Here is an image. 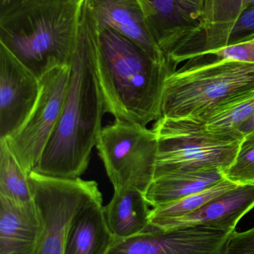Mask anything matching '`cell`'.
<instances>
[{
    "label": "cell",
    "instance_id": "1",
    "mask_svg": "<svg viewBox=\"0 0 254 254\" xmlns=\"http://www.w3.org/2000/svg\"><path fill=\"white\" fill-rule=\"evenodd\" d=\"M98 25L89 0L82 9L77 49L58 125L34 171L76 179L87 170L107 113L96 67Z\"/></svg>",
    "mask_w": 254,
    "mask_h": 254
},
{
    "label": "cell",
    "instance_id": "2",
    "mask_svg": "<svg viewBox=\"0 0 254 254\" xmlns=\"http://www.w3.org/2000/svg\"><path fill=\"white\" fill-rule=\"evenodd\" d=\"M98 28L97 74L107 113L143 126L156 122L162 118L166 81L176 67L154 61L112 28Z\"/></svg>",
    "mask_w": 254,
    "mask_h": 254
},
{
    "label": "cell",
    "instance_id": "3",
    "mask_svg": "<svg viewBox=\"0 0 254 254\" xmlns=\"http://www.w3.org/2000/svg\"><path fill=\"white\" fill-rule=\"evenodd\" d=\"M85 0H15L0 4V44L39 79L71 65Z\"/></svg>",
    "mask_w": 254,
    "mask_h": 254
},
{
    "label": "cell",
    "instance_id": "4",
    "mask_svg": "<svg viewBox=\"0 0 254 254\" xmlns=\"http://www.w3.org/2000/svg\"><path fill=\"white\" fill-rule=\"evenodd\" d=\"M254 88V64L190 59L166 81L162 118L195 119Z\"/></svg>",
    "mask_w": 254,
    "mask_h": 254
},
{
    "label": "cell",
    "instance_id": "5",
    "mask_svg": "<svg viewBox=\"0 0 254 254\" xmlns=\"http://www.w3.org/2000/svg\"><path fill=\"white\" fill-rule=\"evenodd\" d=\"M152 129L158 139L155 179L207 170L224 171L234 162L245 136L211 131L190 119L161 118Z\"/></svg>",
    "mask_w": 254,
    "mask_h": 254
},
{
    "label": "cell",
    "instance_id": "6",
    "mask_svg": "<svg viewBox=\"0 0 254 254\" xmlns=\"http://www.w3.org/2000/svg\"><path fill=\"white\" fill-rule=\"evenodd\" d=\"M95 146L114 190L132 188L146 195L158 157V136L152 128L115 120L103 127Z\"/></svg>",
    "mask_w": 254,
    "mask_h": 254
},
{
    "label": "cell",
    "instance_id": "7",
    "mask_svg": "<svg viewBox=\"0 0 254 254\" xmlns=\"http://www.w3.org/2000/svg\"><path fill=\"white\" fill-rule=\"evenodd\" d=\"M28 181L43 222L37 254H64L67 234L78 212L101 193L95 181L51 177L32 171Z\"/></svg>",
    "mask_w": 254,
    "mask_h": 254
},
{
    "label": "cell",
    "instance_id": "8",
    "mask_svg": "<svg viewBox=\"0 0 254 254\" xmlns=\"http://www.w3.org/2000/svg\"><path fill=\"white\" fill-rule=\"evenodd\" d=\"M70 65L58 67L40 79V93L20 128L5 139L27 174L34 171L58 125L70 79Z\"/></svg>",
    "mask_w": 254,
    "mask_h": 254
},
{
    "label": "cell",
    "instance_id": "9",
    "mask_svg": "<svg viewBox=\"0 0 254 254\" xmlns=\"http://www.w3.org/2000/svg\"><path fill=\"white\" fill-rule=\"evenodd\" d=\"M233 231L209 225L148 231L114 240L107 254H224Z\"/></svg>",
    "mask_w": 254,
    "mask_h": 254
},
{
    "label": "cell",
    "instance_id": "10",
    "mask_svg": "<svg viewBox=\"0 0 254 254\" xmlns=\"http://www.w3.org/2000/svg\"><path fill=\"white\" fill-rule=\"evenodd\" d=\"M169 61L196 36L204 0H137Z\"/></svg>",
    "mask_w": 254,
    "mask_h": 254
},
{
    "label": "cell",
    "instance_id": "11",
    "mask_svg": "<svg viewBox=\"0 0 254 254\" xmlns=\"http://www.w3.org/2000/svg\"><path fill=\"white\" fill-rule=\"evenodd\" d=\"M40 79L0 44V139L23 125L40 93Z\"/></svg>",
    "mask_w": 254,
    "mask_h": 254
},
{
    "label": "cell",
    "instance_id": "12",
    "mask_svg": "<svg viewBox=\"0 0 254 254\" xmlns=\"http://www.w3.org/2000/svg\"><path fill=\"white\" fill-rule=\"evenodd\" d=\"M89 1L98 28H112L135 43L154 61L171 64L152 36L144 12L137 0Z\"/></svg>",
    "mask_w": 254,
    "mask_h": 254
},
{
    "label": "cell",
    "instance_id": "13",
    "mask_svg": "<svg viewBox=\"0 0 254 254\" xmlns=\"http://www.w3.org/2000/svg\"><path fill=\"white\" fill-rule=\"evenodd\" d=\"M254 9V0H204L195 38L174 58L177 65L219 49L225 33L245 13Z\"/></svg>",
    "mask_w": 254,
    "mask_h": 254
},
{
    "label": "cell",
    "instance_id": "14",
    "mask_svg": "<svg viewBox=\"0 0 254 254\" xmlns=\"http://www.w3.org/2000/svg\"><path fill=\"white\" fill-rule=\"evenodd\" d=\"M254 209V185H239L198 210L155 228L172 230L209 225L234 232L239 222Z\"/></svg>",
    "mask_w": 254,
    "mask_h": 254
},
{
    "label": "cell",
    "instance_id": "15",
    "mask_svg": "<svg viewBox=\"0 0 254 254\" xmlns=\"http://www.w3.org/2000/svg\"><path fill=\"white\" fill-rule=\"evenodd\" d=\"M43 228L34 201L19 204L0 195V254H37Z\"/></svg>",
    "mask_w": 254,
    "mask_h": 254
},
{
    "label": "cell",
    "instance_id": "16",
    "mask_svg": "<svg viewBox=\"0 0 254 254\" xmlns=\"http://www.w3.org/2000/svg\"><path fill=\"white\" fill-rule=\"evenodd\" d=\"M113 241L100 193L88 201L72 221L64 254H107Z\"/></svg>",
    "mask_w": 254,
    "mask_h": 254
},
{
    "label": "cell",
    "instance_id": "17",
    "mask_svg": "<svg viewBox=\"0 0 254 254\" xmlns=\"http://www.w3.org/2000/svg\"><path fill=\"white\" fill-rule=\"evenodd\" d=\"M146 195L132 188L114 190L107 205L106 219L114 240L138 235L152 228L151 210Z\"/></svg>",
    "mask_w": 254,
    "mask_h": 254
},
{
    "label": "cell",
    "instance_id": "18",
    "mask_svg": "<svg viewBox=\"0 0 254 254\" xmlns=\"http://www.w3.org/2000/svg\"><path fill=\"white\" fill-rule=\"evenodd\" d=\"M225 179L220 170L162 176L154 179L146 198L149 205L157 208L208 189Z\"/></svg>",
    "mask_w": 254,
    "mask_h": 254
},
{
    "label": "cell",
    "instance_id": "19",
    "mask_svg": "<svg viewBox=\"0 0 254 254\" xmlns=\"http://www.w3.org/2000/svg\"><path fill=\"white\" fill-rule=\"evenodd\" d=\"M254 115V88L218 108L190 119L211 131L242 133L240 128Z\"/></svg>",
    "mask_w": 254,
    "mask_h": 254
},
{
    "label": "cell",
    "instance_id": "20",
    "mask_svg": "<svg viewBox=\"0 0 254 254\" xmlns=\"http://www.w3.org/2000/svg\"><path fill=\"white\" fill-rule=\"evenodd\" d=\"M0 195L19 204L34 201L28 181L5 139H0Z\"/></svg>",
    "mask_w": 254,
    "mask_h": 254
},
{
    "label": "cell",
    "instance_id": "21",
    "mask_svg": "<svg viewBox=\"0 0 254 254\" xmlns=\"http://www.w3.org/2000/svg\"><path fill=\"white\" fill-rule=\"evenodd\" d=\"M228 179L201 192L151 210V226L157 228L167 221L181 217L202 207L212 200L238 187Z\"/></svg>",
    "mask_w": 254,
    "mask_h": 254
},
{
    "label": "cell",
    "instance_id": "22",
    "mask_svg": "<svg viewBox=\"0 0 254 254\" xmlns=\"http://www.w3.org/2000/svg\"><path fill=\"white\" fill-rule=\"evenodd\" d=\"M223 173L237 185H254V130L245 134L234 162Z\"/></svg>",
    "mask_w": 254,
    "mask_h": 254
},
{
    "label": "cell",
    "instance_id": "23",
    "mask_svg": "<svg viewBox=\"0 0 254 254\" xmlns=\"http://www.w3.org/2000/svg\"><path fill=\"white\" fill-rule=\"evenodd\" d=\"M192 59L200 61H230L254 64V34L226 47L200 55Z\"/></svg>",
    "mask_w": 254,
    "mask_h": 254
},
{
    "label": "cell",
    "instance_id": "24",
    "mask_svg": "<svg viewBox=\"0 0 254 254\" xmlns=\"http://www.w3.org/2000/svg\"><path fill=\"white\" fill-rule=\"evenodd\" d=\"M224 254H254V226L243 232L234 231Z\"/></svg>",
    "mask_w": 254,
    "mask_h": 254
},
{
    "label": "cell",
    "instance_id": "25",
    "mask_svg": "<svg viewBox=\"0 0 254 254\" xmlns=\"http://www.w3.org/2000/svg\"><path fill=\"white\" fill-rule=\"evenodd\" d=\"M253 130H254V115L246 123L243 124L240 128V132L243 133L244 135Z\"/></svg>",
    "mask_w": 254,
    "mask_h": 254
},
{
    "label": "cell",
    "instance_id": "26",
    "mask_svg": "<svg viewBox=\"0 0 254 254\" xmlns=\"http://www.w3.org/2000/svg\"><path fill=\"white\" fill-rule=\"evenodd\" d=\"M15 1V0H0V4H4V3L9 2V1Z\"/></svg>",
    "mask_w": 254,
    "mask_h": 254
}]
</instances>
